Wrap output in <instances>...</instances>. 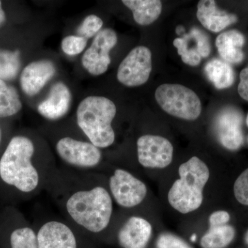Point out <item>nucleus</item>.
<instances>
[{"instance_id":"f257e3e1","label":"nucleus","mask_w":248,"mask_h":248,"mask_svg":"<svg viewBox=\"0 0 248 248\" xmlns=\"http://www.w3.org/2000/svg\"><path fill=\"white\" fill-rule=\"evenodd\" d=\"M35 147L26 136L11 139L0 159V179L22 193L38 192L46 182L49 170L35 164Z\"/></svg>"},{"instance_id":"f03ea898","label":"nucleus","mask_w":248,"mask_h":248,"mask_svg":"<svg viewBox=\"0 0 248 248\" xmlns=\"http://www.w3.org/2000/svg\"><path fill=\"white\" fill-rule=\"evenodd\" d=\"M63 208L73 223L93 234L105 231L113 213V200L104 186L78 187L68 192Z\"/></svg>"},{"instance_id":"7ed1b4c3","label":"nucleus","mask_w":248,"mask_h":248,"mask_svg":"<svg viewBox=\"0 0 248 248\" xmlns=\"http://www.w3.org/2000/svg\"><path fill=\"white\" fill-rule=\"evenodd\" d=\"M179 179L168 194L170 205L179 213L195 212L203 202V189L210 179V170L197 156H192L179 168Z\"/></svg>"},{"instance_id":"20e7f679","label":"nucleus","mask_w":248,"mask_h":248,"mask_svg":"<svg viewBox=\"0 0 248 248\" xmlns=\"http://www.w3.org/2000/svg\"><path fill=\"white\" fill-rule=\"evenodd\" d=\"M117 112L110 99L100 96L85 98L78 106L77 122L89 141L99 149L113 144L115 133L112 122Z\"/></svg>"},{"instance_id":"39448f33","label":"nucleus","mask_w":248,"mask_h":248,"mask_svg":"<svg viewBox=\"0 0 248 248\" xmlns=\"http://www.w3.org/2000/svg\"><path fill=\"white\" fill-rule=\"evenodd\" d=\"M155 97L161 108L173 117L194 121L202 113L200 98L193 91L183 85H160L155 91Z\"/></svg>"},{"instance_id":"423d86ee","label":"nucleus","mask_w":248,"mask_h":248,"mask_svg":"<svg viewBox=\"0 0 248 248\" xmlns=\"http://www.w3.org/2000/svg\"><path fill=\"white\" fill-rule=\"evenodd\" d=\"M109 190L112 200L120 206L132 208L138 206L146 199V184L128 171L115 169L109 178Z\"/></svg>"},{"instance_id":"0eeeda50","label":"nucleus","mask_w":248,"mask_h":248,"mask_svg":"<svg viewBox=\"0 0 248 248\" xmlns=\"http://www.w3.org/2000/svg\"><path fill=\"white\" fill-rule=\"evenodd\" d=\"M55 148L63 162L77 169H93L102 161L101 150L90 141L65 137L57 142Z\"/></svg>"},{"instance_id":"6e6552de","label":"nucleus","mask_w":248,"mask_h":248,"mask_svg":"<svg viewBox=\"0 0 248 248\" xmlns=\"http://www.w3.org/2000/svg\"><path fill=\"white\" fill-rule=\"evenodd\" d=\"M153 68L151 50L140 46L133 48L121 62L117 78L121 84L137 87L146 84Z\"/></svg>"},{"instance_id":"1a4fd4ad","label":"nucleus","mask_w":248,"mask_h":248,"mask_svg":"<svg viewBox=\"0 0 248 248\" xmlns=\"http://www.w3.org/2000/svg\"><path fill=\"white\" fill-rule=\"evenodd\" d=\"M117 43V35L111 29H104L94 36L91 46L83 55L81 63L93 76H100L107 72L111 60L110 52Z\"/></svg>"},{"instance_id":"9d476101","label":"nucleus","mask_w":248,"mask_h":248,"mask_svg":"<svg viewBox=\"0 0 248 248\" xmlns=\"http://www.w3.org/2000/svg\"><path fill=\"white\" fill-rule=\"evenodd\" d=\"M139 163L148 169H162L172 163L174 148L167 139L146 135L137 141Z\"/></svg>"},{"instance_id":"9b49d317","label":"nucleus","mask_w":248,"mask_h":248,"mask_svg":"<svg viewBox=\"0 0 248 248\" xmlns=\"http://www.w3.org/2000/svg\"><path fill=\"white\" fill-rule=\"evenodd\" d=\"M242 121L241 114L232 108L224 109L217 116L215 121L217 137L222 146L227 149L236 151L244 143Z\"/></svg>"},{"instance_id":"f8f14e48","label":"nucleus","mask_w":248,"mask_h":248,"mask_svg":"<svg viewBox=\"0 0 248 248\" xmlns=\"http://www.w3.org/2000/svg\"><path fill=\"white\" fill-rule=\"evenodd\" d=\"M38 248H78L74 232L58 220L46 221L37 232Z\"/></svg>"},{"instance_id":"ddd939ff","label":"nucleus","mask_w":248,"mask_h":248,"mask_svg":"<svg viewBox=\"0 0 248 248\" xmlns=\"http://www.w3.org/2000/svg\"><path fill=\"white\" fill-rule=\"evenodd\" d=\"M193 39V46L186 35L173 41V45L177 49V53L186 64L197 66L202 58H208L211 51L208 35L198 28H193L190 32Z\"/></svg>"},{"instance_id":"4468645a","label":"nucleus","mask_w":248,"mask_h":248,"mask_svg":"<svg viewBox=\"0 0 248 248\" xmlns=\"http://www.w3.org/2000/svg\"><path fill=\"white\" fill-rule=\"evenodd\" d=\"M55 65L50 60L31 62L24 68L21 74V89L27 95L35 96L55 76Z\"/></svg>"},{"instance_id":"2eb2a0df","label":"nucleus","mask_w":248,"mask_h":248,"mask_svg":"<svg viewBox=\"0 0 248 248\" xmlns=\"http://www.w3.org/2000/svg\"><path fill=\"white\" fill-rule=\"evenodd\" d=\"M153 234V227L146 218L130 217L121 227L117 234L122 248H146Z\"/></svg>"},{"instance_id":"dca6fc26","label":"nucleus","mask_w":248,"mask_h":248,"mask_svg":"<svg viewBox=\"0 0 248 248\" xmlns=\"http://www.w3.org/2000/svg\"><path fill=\"white\" fill-rule=\"evenodd\" d=\"M72 95L66 84L57 82L52 86L48 97L37 107L39 113L49 120H58L68 113Z\"/></svg>"},{"instance_id":"f3484780","label":"nucleus","mask_w":248,"mask_h":248,"mask_svg":"<svg viewBox=\"0 0 248 248\" xmlns=\"http://www.w3.org/2000/svg\"><path fill=\"white\" fill-rule=\"evenodd\" d=\"M197 17L204 28L213 32H221L237 22V17L220 10L213 0H201L197 5Z\"/></svg>"},{"instance_id":"a211bd4d","label":"nucleus","mask_w":248,"mask_h":248,"mask_svg":"<svg viewBox=\"0 0 248 248\" xmlns=\"http://www.w3.org/2000/svg\"><path fill=\"white\" fill-rule=\"evenodd\" d=\"M215 43L218 54L225 61L239 63L244 60L242 48L245 37L239 31L231 30L222 32L217 37Z\"/></svg>"},{"instance_id":"6ab92c4d","label":"nucleus","mask_w":248,"mask_h":248,"mask_svg":"<svg viewBox=\"0 0 248 248\" xmlns=\"http://www.w3.org/2000/svg\"><path fill=\"white\" fill-rule=\"evenodd\" d=\"M122 3L133 12L135 22L141 26L153 24L162 11L159 0H123Z\"/></svg>"},{"instance_id":"aec40b11","label":"nucleus","mask_w":248,"mask_h":248,"mask_svg":"<svg viewBox=\"0 0 248 248\" xmlns=\"http://www.w3.org/2000/svg\"><path fill=\"white\" fill-rule=\"evenodd\" d=\"M205 73L217 89H228L234 84V72L226 62L217 59L210 60L205 65Z\"/></svg>"},{"instance_id":"412c9836","label":"nucleus","mask_w":248,"mask_h":248,"mask_svg":"<svg viewBox=\"0 0 248 248\" xmlns=\"http://www.w3.org/2000/svg\"><path fill=\"white\" fill-rule=\"evenodd\" d=\"M236 235L235 228L231 225L209 226L200 241L202 248H226L232 242Z\"/></svg>"},{"instance_id":"4be33fe9","label":"nucleus","mask_w":248,"mask_h":248,"mask_svg":"<svg viewBox=\"0 0 248 248\" xmlns=\"http://www.w3.org/2000/svg\"><path fill=\"white\" fill-rule=\"evenodd\" d=\"M22 108L17 90L0 80V118L16 115Z\"/></svg>"},{"instance_id":"5701e85b","label":"nucleus","mask_w":248,"mask_h":248,"mask_svg":"<svg viewBox=\"0 0 248 248\" xmlns=\"http://www.w3.org/2000/svg\"><path fill=\"white\" fill-rule=\"evenodd\" d=\"M20 68L19 51L0 49V80L14 79L17 76Z\"/></svg>"},{"instance_id":"b1692460","label":"nucleus","mask_w":248,"mask_h":248,"mask_svg":"<svg viewBox=\"0 0 248 248\" xmlns=\"http://www.w3.org/2000/svg\"><path fill=\"white\" fill-rule=\"evenodd\" d=\"M11 248H38L37 232L29 226L16 228L10 235Z\"/></svg>"},{"instance_id":"393cba45","label":"nucleus","mask_w":248,"mask_h":248,"mask_svg":"<svg viewBox=\"0 0 248 248\" xmlns=\"http://www.w3.org/2000/svg\"><path fill=\"white\" fill-rule=\"evenodd\" d=\"M103 21L95 15L87 16L78 27L77 32L78 36L86 39L91 38L102 30Z\"/></svg>"},{"instance_id":"a878e982","label":"nucleus","mask_w":248,"mask_h":248,"mask_svg":"<svg viewBox=\"0 0 248 248\" xmlns=\"http://www.w3.org/2000/svg\"><path fill=\"white\" fill-rule=\"evenodd\" d=\"M156 248H194L180 236L170 232H163L156 241Z\"/></svg>"},{"instance_id":"bb28decb","label":"nucleus","mask_w":248,"mask_h":248,"mask_svg":"<svg viewBox=\"0 0 248 248\" xmlns=\"http://www.w3.org/2000/svg\"><path fill=\"white\" fill-rule=\"evenodd\" d=\"M87 45V39L78 35L67 36L62 42V49L68 55L80 54Z\"/></svg>"},{"instance_id":"cd10ccee","label":"nucleus","mask_w":248,"mask_h":248,"mask_svg":"<svg viewBox=\"0 0 248 248\" xmlns=\"http://www.w3.org/2000/svg\"><path fill=\"white\" fill-rule=\"evenodd\" d=\"M233 190L236 201L248 206V169L245 170L236 179Z\"/></svg>"},{"instance_id":"c85d7f7f","label":"nucleus","mask_w":248,"mask_h":248,"mask_svg":"<svg viewBox=\"0 0 248 248\" xmlns=\"http://www.w3.org/2000/svg\"><path fill=\"white\" fill-rule=\"evenodd\" d=\"M231 220V215L225 210H217L210 215L209 226H223L228 224Z\"/></svg>"},{"instance_id":"c756f323","label":"nucleus","mask_w":248,"mask_h":248,"mask_svg":"<svg viewBox=\"0 0 248 248\" xmlns=\"http://www.w3.org/2000/svg\"><path fill=\"white\" fill-rule=\"evenodd\" d=\"M238 93L242 99L248 102V66L240 73V83Z\"/></svg>"},{"instance_id":"7c9ffc66","label":"nucleus","mask_w":248,"mask_h":248,"mask_svg":"<svg viewBox=\"0 0 248 248\" xmlns=\"http://www.w3.org/2000/svg\"><path fill=\"white\" fill-rule=\"evenodd\" d=\"M6 22V15L1 6V1H0V27L3 25Z\"/></svg>"},{"instance_id":"2f4dec72","label":"nucleus","mask_w":248,"mask_h":248,"mask_svg":"<svg viewBox=\"0 0 248 248\" xmlns=\"http://www.w3.org/2000/svg\"><path fill=\"white\" fill-rule=\"evenodd\" d=\"M244 239L245 242H246V244L247 245L248 247V230L247 232H246V234H245Z\"/></svg>"},{"instance_id":"473e14b6","label":"nucleus","mask_w":248,"mask_h":248,"mask_svg":"<svg viewBox=\"0 0 248 248\" xmlns=\"http://www.w3.org/2000/svg\"><path fill=\"white\" fill-rule=\"evenodd\" d=\"M246 124H247L248 127V114L247 116V118H246Z\"/></svg>"},{"instance_id":"72a5a7b5","label":"nucleus","mask_w":248,"mask_h":248,"mask_svg":"<svg viewBox=\"0 0 248 248\" xmlns=\"http://www.w3.org/2000/svg\"><path fill=\"white\" fill-rule=\"evenodd\" d=\"M1 129H0V141H1Z\"/></svg>"}]
</instances>
